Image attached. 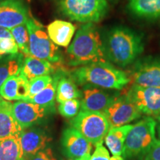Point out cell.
I'll return each mask as SVG.
<instances>
[{"mask_svg":"<svg viewBox=\"0 0 160 160\" xmlns=\"http://www.w3.org/2000/svg\"><path fill=\"white\" fill-rule=\"evenodd\" d=\"M54 72L55 67L51 62L47 60L28 56L24 59L20 73L30 81L39 77L51 75Z\"/></svg>","mask_w":160,"mask_h":160,"instance_id":"obj_20","label":"cell"},{"mask_svg":"<svg viewBox=\"0 0 160 160\" xmlns=\"http://www.w3.org/2000/svg\"><path fill=\"white\" fill-rule=\"evenodd\" d=\"M62 13L72 21L82 23H97L109 11L108 0H60Z\"/></svg>","mask_w":160,"mask_h":160,"instance_id":"obj_5","label":"cell"},{"mask_svg":"<svg viewBox=\"0 0 160 160\" xmlns=\"http://www.w3.org/2000/svg\"><path fill=\"white\" fill-rule=\"evenodd\" d=\"M68 65L73 67L108 62L103 50L102 36L94 23L80 26L66 51Z\"/></svg>","mask_w":160,"mask_h":160,"instance_id":"obj_2","label":"cell"},{"mask_svg":"<svg viewBox=\"0 0 160 160\" xmlns=\"http://www.w3.org/2000/svg\"><path fill=\"white\" fill-rule=\"evenodd\" d=\"M108 1H109V2H117V1H118V0H108Z\"/></svg>","mask_w":160,"mask_h":160,"instance_id":"obj_37","label":"cell"},{"mask_svg":"<svg viewBox=\"0 0 160 160\" xmlns=\"http://www.w3.org/2000/svg\"><path fill=\"white\" fill-rule=\"evenodd\" d=\"M13 115L22 130L46 123L56 112L55 108H48L27 101L13 104Z\"/></svg>","mask_w":160,"mask_h":160,"instance_id":"obj_8","label":"cell"},{"mask_svg":"<svg viewBox=\"0 0 160 160\" xmlns=\"http://www.w3.org/2000/svg\"><path fill=\"white\" fill-rule=\"evenodd\" d=\"M157 122L146 117L133 125L125 141L122 154L128 159H142L155 141Z\"/></svg>","mask_w":160,"mask_h":160,"instance_id":"obj_4","label":"cell"},{"mask_svg":"<svg viewBox=\"0 0 160 160\" xmlns=\"http://www.w3.org/2000/svg\"><path fill=\"white\" fill-rule=\"evenodd\" d=\"M22 131L13 115V104L0 96V139L20 134Z\"/></svg>","mask_w":160,"mask_h":160,"instance_id":"obj_19","label":"cell"},{"mask_svg":"<svg viewBox=\"0 0 160 160\" xmlns=\"http://www.w3.org/2000/svg\"><path fill=\"white\" fill-rule=\"evenodd\" d=\"M52 80H53V77H52L51 75L42 76V77H39L30 80L29 97L28 98L33 97V96L39 93V92H41L44 88H45L51 82Z\"/></svg>","mask_w":160,"mask_h":160,"instance_id":"obj_29","label":"cell"},{"mask_svg":"<svg viewBox=\"0 0 160 160\" xmlns=\"http://www.w3.org/2000/svg\"><path fill=\"white\" fill-rule=\"evenodd\" d=\"M64 70H59L57 73L53 76V80L45 88L33 97L28 98L25 101L29 102L48 108H55V99L57 94V88L60 77Z\"/></svg>","mask_w":160,"mask_h":160,"instance_id":"obj_24","label":"cell"},{"mask_svg":"<svg viewBox=\"0 0 160 160\" xmlns=\"http://www.w3.org/2000/svg\"><path fill=\"white\" fill-rule=\"evenodd\" d=\"M69 76L80 86L91 85L102 89H123L130 83L129 75L109 62H99L75 68Z\"/></svg>","mask_w":160,"mask_h":160,"instance_id":"obj_3","label":"cell"},{"mask_svg":"<svg viewBox=\"0 0 160 160\" xmlns=\"http://www.w3.org/2000/svg\"><path fill=\"white\" fill-rule=\"evenodd\" d=\"M28 160H57L51 148L48 147Z\"/></svg>","mask_w":160,"mask_h":160,"instance_id":"obj_32","label":"cell"},{"mask_svg":"<svg viewBox=\"0 0 160 160\" xmlns=\"http://www.w3.org/2000/svg\"><path fill=\"white\" fill-rule=\"evenodd\" d=\"M157 137H159V139L160 140V122L159 124H157Z\"/></svg>","mask_w":160,"mask_h":160,"instance_id":"obj_34","label":"cell"},{"mask_svg":"<svg viewBox=\"0 0 160 160\" xmlns=\"http://www.w3.org/2000/svg\"><path fill=\"white\" fill-rule=\"evenodd\" d=\"M110 158L108 151L102 145H99L97 146V148L89 160H110Z\"/></svg>","mask_w":160,"mask_h":160,"instance_id":"obj_31","label":"cell"},{"mask_svg":"<svg viewBox=\"0 0 160 160\" xmlns=\"http://www.w3.org/2000/svg\"><path fill=\"white\" fill-rule=\"evenodd\" d=\"M76 26L69 22L55 20L47 26L50 39L60 47H68L76 32Z\"/></svg>","mask_w":160,"mask_h":160,"instance_id":"obj_18","label":"cell"},{"mask_svg":"<svg viewBox=\"0 0 160 160\" xmlns=\"http://www.w3.org/2000/svg\"><path fill=\"white\" fill-rule=\"evenodd\" d=\"M102 39L106 60L122 68L134 63L145 49L143 35L125 26H113Z\"/></svg>","mask_w":160,"mask_h":160,"instance_id":"obj_1","label":"cell"},{"mask_svg":"<svg viewBox=\"0 0 160 160\" xmlns=\"http://www.w3.org/2000/svg\"><path fill=\"white\" fill-rule=\"evenodd\" d=\"M0 96L8 101H25L29 97V80L21 73L10 77L0 88Z\"/></svg>","mask_w":160,"mask_h":160,"instance_id":"obj_16","label":"cell"},{"mask_svg":"<svg viewBox=\"0 0 160 160\" xmlns=\"http://www.w3.org/2000/svg\"><path fill=\"white\" fill-rule=\"evenodd\" d=\"M103 113L108 121L110 128L128 125L142 116L139 108L125 95L116 96Z\"/></svg>","mask_w":160,"mask_h":160,"instance_id":"obj_10","label":"cell"},{"mask_svg":"<svg viewBox=\"0 0 160 160\" xmlns=\"http://www.w3.org/2000/svg\"><path fill=\"white\" fill-rule=\"evenodd\" d=\"M22 53L19 52L0 57V88L10 77L19 74L25 59Z\"/></svg>","mask_w":160,"mask_h":160,"instance_id":"obj_22","label":"cell"},{"mask_svg":"<svg viewBox=\"0 0 160 160\" xmlns=\"http://www.w3.org/2000/svg\"><path fill=\"white\" fill-rule=\"evenodd\" d=\"M24 157L28 160L48 147L52 138L48 131L39 126L24 129L19 134Z\"/></svg>","mask_w":160,"mask_h":160,"instance_id":"obj_12","label":"cell"},{"mask_svg":"<svg viewBox=\"0 0 160 160\" xmlns=\"http://www.w3.org/2000/svg\"><path fill=\"white\" fill-rule=\"evenodd\" d=\"M143 160H160V140L155 139Z\"/></svg>","mask_w":160,"mask_h":160,"instance_id":"obj_30","label":"cell"},{"mask_svg":"<svg viewBox=\"0 0 160 160\" xmlns=\"http://www.w3.org/2000/svg\"><path fill=\"white\" fill-rule=\"evenodd\" d=\"M64 72V71H63ZM82 92L78 88L73 79L62 73L60 77L57 88L56 100L58 103H62L67 100L82 98Z\"/></svg>","mask_w":160,"mask_h":160,"instance_id":"obj_25","label":"cell"},{"mask_svg":"<svg viewBox=\"0 0 160 160\" xmlns=\"http://www.w3.org/2000/svg\"><path fill=\"white\" fill-rule=\"evenodd\" d=\"M28 19V11L22 0L0 2V27L11 30L26 24Z\"/></svg>","mask_w":160,"mask_h":160,"instance_id":"obj_13","label":"cell"},{"mask_svg":"<svg viewBox=\"0 0 160 160\" xmlns=\"http://www.w3.org/2000/svg\"><path fill=\"white\" fill-rule=\"evenodd\" d=\"M71 125L96 147L102 145L110 129L107 118L101 112L80 111L71 119Z\"/></svg>","mask_w":160,"mask_h":160,"instance_id":"obj_7","label":"cell"},{"mask_svg":"<svg viewBox=\"0 0 160 160\" xmlns=\"http://www.w3.org/2000/svg\"><path fill=\"white\" fill-rule=\"evenodd\" d=\"M157 119L158 121H159V122H160V113L157 117Z\"/></svg>","mask_w":160,"mask_h":160,"instance_id":"obj_36","label":"cell"},{"mask_svg":"<svg viewBox=\"0 0 160 160\" xmlns=\"http://www.w3.org/2000/svg\"><path fill=\"white\" fill-rule=\"evenodd\" d=\"M12 35L19 51L24 57H28L29 53V33L26 24L13 28L11 30Z\"/></svg>","mask_w":160,"mask_h":160,"instance_id":"obj_27","label":"cell"},{"mask_svg":"<svg viewBox=\"0 0 160 160\" xmlns=\"http://www.w3.org/2000/svg\"><path fill=\"white\" fill-rule=\"evenodd\" d=\"M81 107V101L79 99H74L59 103L58 107L59 113L65 118H73L79 113Z\"/></svg>","mask_w":160,"mask_h":160,"instance_id":"obj_28","label":"cell"},{"mask_svg":"<svg viewBox=\"0 0 160 160\" xmlns=\"http://www.w3.org/2000/svg\"><path fill=\"white\" fill-rule=\"evenodd\" d=\"M29 33V53L31 57L59 63L62 60L61 51L48 34L47 28L33 18L26 22Z\"/></svg>","mask_w":160,"mask_h":160,"instance_id":"obj_6","label":"cell"},{"mask_svg":"<svg viewBox=\"0 0 160 160\" xmlns=\"http://www.w3.org/2000/svg\"><path fill=\"white\" fill-rule=\"evenodd\" d=\"M90 157H91V153H88V154H86L82 157L80 160H89Z\"/></svg>","mask_w":160,"mask_h":160,"instance_id":"obj_35","label":"cell"},{"mask_svg":"<svg viewBox=\"0 0 160 160\" xmlns=\"http://www.w3.org/2000/svg\"><path fill=\"white\" fill-rule=\"evenodd\" d=\"M110 160H124V159L121 156H113L110 158Z\"/></svg>","mask_w":160,"mask_h":160,"instance_id":"obj_33","label":"cell"},{"mask_svg":"<svg viewBox=\"0 0 160 160\" xmlns=\"http://www.w3.org/2000/svg\"><path fill=\"white\" fill-rule=\"evenodd\" d=\"M61 145L66 157L77 159L91 153L93 147V145L73 127L64 130L61 138Z\"/></svg>","mask_w":160,"mask_h":160,"instance_id":"obj_14","label":"cell"},{"mask_svg":"<svg viewBox=\"0 0 160 160\" xmlns=\"http://www.w3.org/2000/svg\"><path fill=\"white\" fill-rule=\"evenodd\" d=\"M129 75L132 85L160 88V58L147 57L137 59Z\"/></svg>","mask_w":160,"mask_h":160,"instance_id":"obj_9","label":"cell"},{"mask_svg":"<svg viewBox=\"0 0 160 160\" xmlns=\"http://www.w3.org/2000/svg\"><path fill=\"white\" fill-rule=\"evenodd\" d=\"M80 111L103 113L116 96L110 94L105 90L96 86H82Z\"/></svg>","mask_w":160,"mask_h":160,"instance_id":"obj_15","label":"cell"},{"mask_svg":"<svg viewBox=\"0 0 160 160\" xmlns=\"http://www.w3.org/2000/svg\"><path fill=\"white\" fill-rule=\"evenodd\" d=\"M125 95L142 114L157 117L160 113V88L132 85Z\"/></svg>","mask_w":160,"mask_h":160,"instance_id":"obj_11","label":"cell"},{"mask_svg":"<svg viewBox=\"0 0 160 160\" xmlns=\"http://www.w3.org/2000/svg\"><path fill=\"white\" fill-rule=\"evenodd\" d=\"M68 160H80V159H68Z\"/></svg>","mask_w":160,"mask_h":160,"instance_id":"obj_38","label":"cell"},{"mask_svg":"<svg viewBox=\"0 0 160 160\" xmlns=\"http://www.w3.org/2000/svg\"><path fill=\"white\" fill-rule=\"evenodd\" d=\"M19 51L11 30L0 27V57L15 54L19 53Z\"/></svg>","mask_w":160,"mask_h":160,"instance_id":"obj_26","label":"cell"},{"mask_svg":"<svg viewBox=\"0 0 160 160\" xmlns=\"http://www.w3.org/2000/svg\"><path fill=\"white\" fill-rule=\"evenodd\" d=\"M1 1H3V0H0V2H1Z\"/></svg>","mask_w":160,"mask_h":160,"instance_id":"obj_39","label":"cell"},{"mask_svg":"<svg viewBox=\"0 0 160 160\" xmlns=\"http://www.w3.org/2000/svg\"><path fill=\"white\" fill-rule=\"evenodd\" d=\"M132 127L133 125H125L109 129L105 138V142L113 156L122 154L126 137Z\"/></svg>","mask_w":160,"mask_h":160,"instance_id":"obj_21","label":"cell"},{"mask_svg":"<svg viewBox=\"0 0 160 160\" xmlns=\"http://www.w3.org/2000/svg\"><path fill=\"white\" fill-rule=\"evenodd\" d=\"M0 160H26L19 134L0 139Z\"/></svg>","mask_w":160,"mask_h":160,"instance_id":"obj_23","label":"cell"},{"mask_svg":"<svg viewBox=\"0 0 160 160\" xmlns=\"http://www.w3.org/2000/svg\"><path fill=\"white\" fill-rule=\"evenodd\" d=\"M127 10L137 19L147 21L160 20V0H129Z\"/></svg>","mask_w":160,"mask_h":160,"instance_id":"obj_17","label":"cell"}]
</instances>
